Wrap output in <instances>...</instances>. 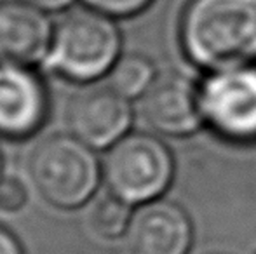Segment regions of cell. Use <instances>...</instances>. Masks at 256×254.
<instances>
[{"mask_svg": "<svg viewBox=\"0 0 256 254\" xmlns=\"http://www.w3.org/2000/svg\"><path fill=\"white\" fill-rule=\"evenodd\" d=\"M0 174H2V155H0Z\"/></svg>", "mask_w": 256, "mask_h": 254, "instance_id": "e0dca14e", "label": "cell"}, {"mask_svg": "<svg viewBox=\"0 0 256 254\" xmlns=\"http://www.w3.org/2000/svg\"><path fill=\"white\" fill-rule=\"evenodd\" d=\"M66 119L75 138L102 150L114 146L128 134L132 108L129 99L112 87H96L75 96Z\"/></svg>", "mask_w": 256, "mask_h": 254, "instance_id": "52a82bcc", "label": "cell"}, {"mask_svg": "<svg viewBox=\"0 0 256 254\" xmlns=\"http://www.w3.org/2000/svg\"><path fill=\"white\" fill-rule=\"evenodd\" d=\"M0 254H23L18 239L4 227H0Z\"/></svg>", "mask_w": 256, "mask_h": 254, "instance_id": "9a60e30c", "label": "cell"}, {"mask_svg": "<svg viewBox=\"0 0 256 254\" xmlns=\"http://www.w3.org/2000/svg\"><path fill=\"white\" fill-rule=\"evenodd\" d=\"M48 92L28 66L0 63V136L24 139L35 134L48 117Z\"/></svg>", "mask_w": 256, "mask_h": 254, "instance_id": "ba28073f", "label": "cell"}, {"mask_svg": "<svg viewBox=\"0 0 256 254\" xmlns=\"http://www.w3.org/2000/svg\"><path fill=\"white\" fill-rule=\"evenodd\" d=\"M178 31L186 59L208 73L256 64V0H188Z\"/></svg>", "mask_w": 256, "mask_h": 254, "instance_id": "6da1fadb", "label": "cell"}, {"mask_svg": "<svg viewBox=\"0 0 256 254\" xmlns=\"http://www.w3.org/2000/svg\"><path fill=\"white\" fill-rule=\"evenodd\" d=\"M122 35L114 17L88 9H74L54 28L48 64L74 82H91L110 73L120 58Z\"/></svg>", "mask_w": 256, "mask_h": 254, "instance_id": "7a4b0ae2", "label": "cell"}, {"mask_svg": "<svg viewBox=\"0 0 256 254\" xmlns=\"http://www.w3.org/2000/svg\"><path fill=\"white\" fill-rule=\"evenodd\" d=\"M142 113L155 132L178 138L196 134L204 126L199 84L176 71L157 75L142 98Z\"/></svg>", "mask_w": 256, "mask_h": 254, "instance_id": "8992f818", "label": "cell"}, {"mask_svg": "<svg viewBox=\"0 0 256 254\" xmlns=\"http://www.w3.org/2000/svg\"><path fill=\"white\" fill-rule=\"evenodd\" d=\"M88 7L110 17H129L143 12L154 0H82Z\"/></svg>", "mask_w": 256, "mask_h": 254, "instance_id": "4fadbf2b", "label": "cell"}, {"mask_svg": "<svg viewBox=\"0 0 256 254\" xmlns=\"http://www.w3.org/2000/svg\"><path fill=\"white\" fill-rule=\"evenodd\" d=\"M103 173L112 195L131 206H145L158 200L172 183L174 159L157 136L132 132L110 146Z\"/></svg>", "mask_w": 256, "mask_h": 254, "instance_id": "277c9868", "label": "cell"}, {"mask_svg": "<svg viewBox=\"0 0 256 254\" xmlns=\"http://www.w3.org/2000/svg\"><path fill=\"white\" fill-rule=\"evenodd\" d=\"M28 193L18 178H0V209L18 211L26 204Z\"/></svg>", "mask_w": 256, "mask_h": 254, "instance_id": "5bb4252c", "label": "cell"}, {"mask_svg": "<svg viewBox=\"0 0 256 254\" xmlns=\"http://www.w3.org/2000/svg\"><path fill=\"white\" fill-rule=\"evenodd\" d=\"M108 75L110 87L128 99L143 98L157 77L152 61L140 54H126L118 58Z\"/></svg>", "mask_w": 256, "mask_h": 254, "instance_id": "8fae6325", "label": "cell"}, {"mask_svg": "<svg viewBox=\"0 0 256 254\" xmlns=\"http://www.w3.org/2000/svg\"><path fill=\"white\" fill-rule=\"evenodd\" d=\"M51 21L38 7L23 0L0 2V63L34 64L52 44Z\"/></svg>", "mask_w": 256, "mask_h": 254, "instance_id": "30bf717a", "label": "cell"}, {"mask_svg": "<svg viewBox=\"0 0 256 254\" xmlns=\"http://www.w3.org/2000/svg\"><path fill=\"white\" fill-rule=\"evenodd\" d=\"M23 2L32 3L42 10H60L70 5L74 0H23Z\"/></svg>", "mask_w": 256, "mask_h": 254, "instance_id": "2e32d148", "label": "cell"}, {"mask_svg": "<svg viewBox=\"0 0 256 254\" xmlns=\"http://www.w3.org/2000/svg\"><path fill=\"white\" fill-rule=\"evenodd\" d=\"M204 126L230 143H256V64L211 71L199 84Z\"/></svg>", "mask_w": 256, "mask_h": 254, "instance_id": "5b68a950", "label": "cell"}, {"mask_svg": "<svg viewBox=\"0 0 256 254\" xmlns=\"http://www.w3.org/2000/svg\"><path fill=\"white\" fill-rule=\"evenodd\" d=\"M131 220V204L112 193L102 197L91 211V227L103 239H118L128 234Z\"/></svg>", "mask_w": 256, "mask_h": 254, "instance_id": "7c38bea8", "label": "cell"}, {"mask_svg": "<svg viewBox=\"0 0 256 254\" xmlns=\"http://www.w3.org/2000/svg\"><path fill=\"white\" fill-rule=\"evenodd\" d=\"M126 237L131 254H188L194 225L178 204L154 200L132 214Z\"/></svg>", "mask_w": 256, "mask_h": 254, "instance_id": "9c48e42d", "label": "cell"}, {"mask_svg": "<svg viewBox=\"0 0 256 254\" xmlns=\"http://www.w3.org/2000/svg\"><path fill=\"white\" fill-rule=\"evenodd\" d=\"M30 174L37 190L61 209L80 207L94 195L102 167L91 146L75 136H51L35 148Z\"/></svg>", "mask_w": 256, "mask_h": 254, "instance_id": "3957f363", "label": "cell"}]
</instances>
